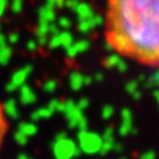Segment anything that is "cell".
<instances>
[{
	"instance_id": "cell-1",
	"label": "cell",
	"mask_w": 159,
	"mask_h": 159,
	"mask_svg": "<svg viewBox=\"0 0 159 159\" xmlns=\"http://www.w3.org/2000/svg\"><path fill=\"white\" fill-rule=\"evenodd\" d=\"M103 35L120 59L159 69V0H106Z\"/></svg>"
},
{
	"instance_id": "cell-2",
	"label": "cell",
	"mask_w": 159,
	"mask_h": 159,
	"mask_svg": "<svg viewBox=\"0 0 159 159\" xmlns=\"http://www.w3.org/2000/svg\"><path fill=\"white\" fill-rule=\"evenodd\" d=\"M8 130V121H7V116H6V110L3 103L0 102V151H2V145L4 143L6 134Z\"/></svg>"
}]
</instances>
